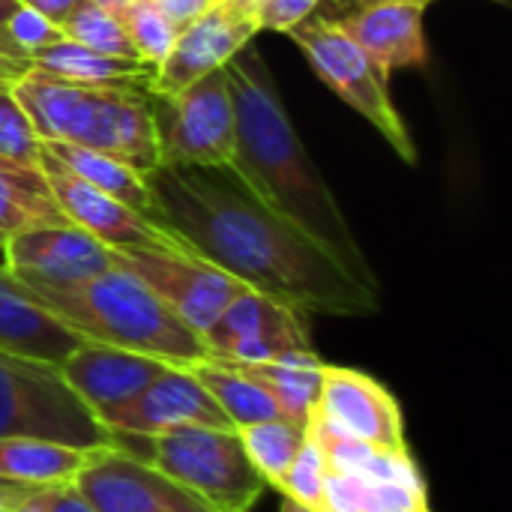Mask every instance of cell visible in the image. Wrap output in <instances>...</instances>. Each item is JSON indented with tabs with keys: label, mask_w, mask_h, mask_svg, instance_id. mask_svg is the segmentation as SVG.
Here are the masks:
<instances>
[{
	"label": "cell",
	"mask_w": 512,
	"mask_h": 512,
	"mask_svg": "<svg viewBox=\"0 0 512 512\" xmlns=\"http://www.w3.org/2000/svg\"><path fill=\"white\" fill-rule=\"evenodd\" d=\"M312 414L378 453L411 456L396 396L366 372L324 363Z\"/></svg>",
	"instance_id": "obj_12"
},
{
	"label": "cell",
	"mask_w": 512,
	"mask_h": 512,
	"mask_svg": "<svg viewBox=\"0 0 512 512\" xmlns=\"http://www.w3.org/2000/svg\"><path fill=\"white\" fill-rule=\"evenodd\" d=\"M69 225L42 168L0 156V249L30 228Z\"/></svg>",
	"instance_id": "obj_20"
},
{
	"label": "cell",
	"mask_w": 512,
	"mask_h": 512,
	"mask_svg": "<svg viewBox=\"0 0 512 512\" xmlns=\"http://www.w3.org/2000/svg\"><path fill=\"white\" fill-rule=\"evenodd\" d=\"M123 447L216 512H252L267 489L231 426H186L153 438H123Z\"/></svg>",
	"instance_id": "obj_5"
},
{
	"label": "cell",
	"mask_w": 512,
	"mask_h": 512,
	"mask_svg": "<svg viewBox=\"0 0 512 512\" xmlns=\"http://www.w3.org/2000/svg\"><path fill=\"white\" fill-rule=\"evenodd\" d=\"M3 267L24 285H78L114 267L111 249L78 225H45L12 237L3 249Z\"/></svg>",
	"instance_id": "obj_15"
},
{
	"label": "cell",
	"mask_w": 512,
	"mask_h": 512,
	"mask_svg": "<svg viewBox=\"0 0 512 512\" xmlns=\"http://www.w3.org/2000/svg\"><path fill=\"white\" fill-rule=\"evenodd\" d=\"M159 165L228 168L234 159V99L228 72L216 69L174 96H153Z\"/></svg>",
	"instance_id": "obj_8"
},
{
	"label": "cell",
	"mask_w": 512,
	"mask_h": 512,
	"mask_svg": "<svg viewBox=\"0 0 512 512\" xmlns=\"http://www.w3.org/2000/svg\"><path fill=\"white\" fill-rule=\"evenodd\" d=\"M96 450L63 447L33 438H0V480L18 486L75 483Z\"/></svg>",
	"instance_id": "obj_23"
},
{
	"label": "cell",
	"mask_w": 512,
	"mask_h": 512,
	"mask_svg": "<svg viewBox=\"0 0 512 512\" xmlns=\"http://www.w3.org/2000/svg\"><path fill=\"white\" fill-rule=\"evenodd\" d=\"M45 486H18V483H6L0 480V512H12L18 504H24L33 492H39Z\"/></svg>",
	"instance_id": "obj_38"
},
{
	"label": "cell",
	"mask_w": 512,
	"mask_h": 512,
	"mask_svg": "<svg viewBox=\"0 0 512 512\" xmlns=\"http://www.w3.org/2000/svg\"><path fill=\"white\" fill-rule=\"evenodd\" d=\"M279 512H312V510H306V507H300V504H294V501L282 498V507H279Z\"/></svg>",
	"instance_id": "obj_43"
},
{
	"label": "cell",
	"mask_w": 512,
	"mask_h": 512,
	"mask_svg": "<svg viewBox=\"0 0 512 512\" xmlns=\"http://www.w3.org/2000/svg\"><path fill=\"white\" fill-rule=\"evenodd\" d=\"M237 435L243 441L246 456L264 477V483L279 492L288 468L306 447V426L276 417V420H264L255 426H243V429H237Z\"/></svg>",
	"instance_id": "obj_27"
},
{
	"label": "cell",
	"mask_w": 512,
	"mask_h": 512,
	"mask_svg": "<svg viewBox=\"0 0 512 512\" xmlns=\"http://www.w3.org/2000/svg\"><path fill=\"white\" fill-rule=\"evenodd\" d=\"M114 267L144 282L198 336L246 291L225 270L174 249H111Z\"/></svg>",
	"instance_id": "obj_9"
},
{
	"label": "cell",
	"mask_w": 512,
	"mask_h": 512,
	"mask_svg": "<svg viewBox=\"0 0 512 512\" xmlns=\"http://www.w3.org/2000/svg\"><path fill=\"white\" fill-rule=\"evenodd\" d=\"M3 27H6V33H9V42H12L27 60L36 57L39 51L51 48L54 42L66 39L63 30H60L54 21H48L45 15H39V12H33V9H27V6H18V9L9 15V21H6Z\"/></svg>",
	"instance_id": "obj_32"
},
{
	"label": "cell",
	"mask_w": 512,
	"mask_h": 512,
	"mask_svg": "<svg viewBox=\"0 0 512 512\" xmlns=\"http://www.w3.org/2000/svg\"><path fill=\"white\" fill-rule=\"evenodd\" d=\"M0 438H33L78 450L123 447L51 363L0 351Z\"/></svg>",
	"instance_id": "obj_6"
},
{
	"label": "cell",
	"mask_w": 512,
	"mask_h": 512,
	"mask_svg": "<svg viewBox=\"0 0 512 512\" xmlns=\"http://www.w3.org/2000/svg\"><path fill=\"white\" fill-rule=\"evenodd\" d=\"M177 30H183L186 24H192L204 9H210L216 0H150Z\"/></svg>",
	"instance_id": "obj_35"
},
{
	"label": "cell",
	"mask_w": 512,
	"mask_h": 512,
	"mask_svg": "<svg viewBox=\"0 0 512 512\" xmlns=\"http://www.w3.org/2000/svg\"><path fill=\"white\" fill-rule=\"evenodd\" d=\"M0 156L36 168L42 156V138L12 90H0Z\"/></svg>",
	"instance_id": "obj_30"
},
{
	"label": "cell",
	"mask_w": 512,
	"mask_h": 512,
	"mask_svg": "<svg viewBox=\"0 0 512 512\" xmlns=\"http://www.w3.org/2000/svg\"><path fill=\"white\" fill-rule=\"evenodd\" d=\"M261 3H264V0H255V6H261Z\"/></svg>",
	"instance_id": "obj_44"
},
{
	"label": "cell",
	"mask_w": 512,
	"mask_h": 512,
	"mask_svg": "<svg viewBox=\"0 0 512 512\" xmlns=\"http://www.w3.org/2000/svg\"><path fill=\"white\" fill-rule=\"evenodd\" d=\"M12 93L42 141L96 150L144 177L159 168L153 96L144 81L87 84L30 69Z\"/></svg>",
	"instance_id": "obj_3"
},
{
	"label": "cell",
	"mask_w": 512,
	"mask_h": 512,
	"mask_svg": "<svg viewBox=\"0 0 512 512\" xmlns=\"http://www.w3.org/2000/svg\"><path fill=\"white\" fill-rule=\"evenodd\" d=\"M426 9L417 0H372L342 12L339 27L363 48V54L384 72L399 69H426L429 42H426Z\"/></svg>",
	"instance_id": "obj_17"
},
{
	"label": "cell",
	"mask_w": 512,
	"mask_h": 512,
	"mask_svg": "<svg viewBox=\"0 0 512 512\" xmlns=\"http://www.w3.org/2000/svg\"><path fill=\"white\" fill-rule=\"evenodd\" d=\"M42 147L48 153H54L60 162H66L81 180H87L93 189L117 198L120 204H126L129 210L141 213L144 219L156 222V198L150 192V183L141 171L111 159V156H102L96 150H84V147H75V144H63V141H42ZM159 225V222H156Z\"/></svg>",
	"instance_id": "obj_24"
},
{
	"label": "cell",
	"mask_w": 512,
	"mask_h": 512,
	"mask_svg": "<svg viewBox=\"0 0 512 512\" xmlns=\"http://www.w3.org/2000/svg\"><path fill=\"white\" fill-rule=\"evenodd\" d=\"M321 3L324 0H264L258 6V24H261V30L288 33L291 27H297L300 21L315 15V9Z\"/></svg>",
	"instance_id": "obj_33"
},
{
	"label": "cell",
	"mask_w": 512,
	"mask_h": 512,
	"mask_svg": "<svg viewBox=\"0 0 512 512\" xmlns=\"http://www.w3.org/2000/svg\"><path fill=\"white\" fill-rule=\"evenodd\" d=\"M189 369L204 384V390L213 396V402L219 405V411L228 417V423L234 429L282 417L279 405L252 378H246L234 366L219 363V360H204V363H195Z\"/></svg>",
	"instance_id": "obj_26"
},
{
	"label": "cell",
	"mask_w": 512,
	"mask_h": 512,
	"mask_svg": "<svg viewBox=\"0 0 512 512\" xmlns=\"http://www.w3.org/2000/svg\"><path fill=\"white\" fill-rule=\"evenodd\" d=\"M30 72V60L0 45V90H12Z\"/></svg>",
	"instance_id": "obj_36"
},
{
	"label": "cell",
	"mask_w": 512,
	"mask_h": 512,
	"mask_svg": "<svg viewBox=\"0 0 512 512\" xmlns=\"http://www.w3.org/2000/svg\"><path fill=\"white\" fill-rule=\"evenodd\" d=\"M99 423L123 438H153L186 426H231L189 366H168L132 402L102 414Z\"/></svg>",
	"instance_id": "obj_16"
},
{
	"label": "cell",
	"mask_w": 512,
	"mask_h": 512,
	"mask_svg": "<svg viewBox=\"0 0 512 512\" xmlns=\"http://www.w3.org/2000/svg\"><path fill=\"white\" fill-rule=\"evenodd\" d=\"M24 288L84 342L147 354L171 366H195L210 360L204 339L186 327L144 282L120 267L78 285Z\"/></svg>",
	"instance_id": "obj_4"
},
{
	"label": "cell",
	"mask_w": 512,
	"mask_h": 512,
	"mask_svg": "<svg viewBox=\"0 0 512 512\" xmlns=\"http://www.w3.org/2000/svg\"><path fill=\"white\" fill-rule=\"evenodd\" d=\"M324 489H327V468H324L318 450L306 441V447L300 450V456L288 468L279 492H282V498H288V501H294V504H300L306 510L327 512Z\"/></svg>",
	"instance_id": "obj_31"
},
{
	"label": "cell",
	"mask_w": 512,
	"mask_h": 512,
	"mask_svg": "<svg viewBox=\"0 0 512 512\" xmlns=\"http://www.w3.org/2000/svg\"><path fill=\"white\" fill-rule=\"evenodd\" d=\"M156 222L249 291L306 315L366 318L381 294L363 288L330 252L270 213L228 168L159 165L147 174Z\"/></svg>",
	"instance_id": "obj_1"
},
{
	"label": "cell",
	"mask_w": 512,
	"mask_h": 512,
	"mask_svg": "<svg viewBox=\"0 0 512 512\" xmlns=\"http://www.w3.org/2000/svg\"><path fill=\"white\" fill-rule=\"evenodd\" d=\"M228 366L252 378L279 405L285 420H294L300 426L309 423L321 387V369H324L318 351L288 354L270 363H228Z\"/></svg>",
	"instance_id": "obj_22"
},
{
	"label": "cell",
	"mask_w": 512,
	"mask_h": 512,
	"mask_svg": "<svg viewBox=\"0 0 512 512\" xmlns=\"http://www.w3.org/2000/svg\"><path fill=\"white\" fill-rule=\"evenodd\" d=\"M171 363L147 354L84 342L57 369L63 381L81 396V402L96 414H108L132 402L144 387H150Z\"/></svg>",
	"instance_id": "obj_18"
},
{
	"label": "cell",
	"mask_w": 512,
	"mask_h": 512,
	"mask_svg": "<svg viewBox=\"0 0 512 512\" xmlns=\"http://www.w3.org/2000/svg\"><path fill=\"white\" fill-rule=\"evenodd\" d=\"M225 72L234 99V159L228 171L270 213L330 252L363 288L381 294V282L345 210L285 111L264 54L246 45Z\"/></svg>",
	"instance_id": "obj_2"
},
{
	"label": "cell",
	"mask_w": 512,
	"mask_h": 512,
	"mask_svg": "<svg viewBox=\"0 0 512 512\" xmlns=\"http://www.w3.org/2000/svg\"><path fill=\"white\" fill-rule=\"evenodd\" d=\"M30 69L51 75V78L87 81V84H99V81H144L147 84L153 75V66H147L141 60L108 57V54L84 48L72 39H60L51 48L30 57Z\"/></svg>",
	"instance_id": "obj_25"
},
{
	"label": "cell",
	"mask_w": 512,
	"mask_h": 512,
	"mask_svg": "<svg viewBox=\"0 0 512 512\" xmlns=\"http://www.w3.org/2000/svg\"><path fill=\"white\" fill-rule=\"evenodd\" d=\"M84 339L57 321L0 264V351L60 366Z\"/></svg>",
	"instance_id": "obj_19"
},
{
	"label": "cell",
	"mask_w": 512,
	"mask_h": 512,
	"mask_svg": "<svg viewBox=\"0 0 512 512\" xmlns=\"http://www.w3.org/2000/svg\"><path fill=\"white\" fill-rule=\"evenodd\" d=\"M306 441L318 450L327 474H351L366 480H390V483H423L417 465L411 456H387L372 450L369 444H360L321 417H309L306 423Z\"/></svg>",
	"instance_id": "obj_21"
},
{
	"label": "cell",
	"mask_w": 512,
	"mask_h": 512,
	"mask_svg": "<svg viewBox=\"0 0 512 512\" xmlns=\"http://www.w3.org/2000/svg\"><path fill=\"white\" fill-rule=\"evenodd\" d=\"M42 501H45V512H96L93 504L75 489V483L48 486Z\"/></svg>",
	"instance_id": "obj_34"
},
{
	"label": "cell",
	"mask_w": 512,
	"mask_h": 512,
	"mask_svg": "<svg viewBox=\"0 0 512 512\" xmlns=\"http://www.w3.org/2000/svg\"><path fill=\"white\" fill-rule=\"evenodd\" d=\"M261 33L255 0H216L192 24H186L168 57L153 69L150 96H174L192 81L225 69Z\"/></svg>",
	"instance_id": "obj_11"
},
{
	"label": "cell",
	"mask_w": 512,
	"mask_h": 512,
	"mask_svg": "<svg viewBox=\"0 0 512 512\" xmlns=\"http://www.w3.org/2000/svg\"><path fill=\"white\" fill-rule=\"evenodd\" d=\"M204 348L219 363H270L315 351L309 315L258 291H243L207 330Z\"/></svg>",
	"instance_id": "obj_10"
},
{
	"label": "cell",
	"mask_w": 512,
	"mask_h": 512,
	"mask_svg": "<svg viewBox=\"0 0 512 512\" xmlns=\"http://www.w3.org/2000/svg\"><path fill=\"white\" fill-rule=\"evenodd\" d=\"M90 3H96L99 9H105V12H111V15H117V18H120V15H123L135 0H90Z\"/></svg>",
	"instance_id": "obj_42"
},
{
	"label": "cell",
	"mask_w": 512,
	"mask_h": 512,
	"mask_svg": "<svg viewBox=\"0 0 512 512\" xmlns=\"http://www.w3.org/2000/svg\"><path fill=\"white\" fill-rule=\"evenodd\" d=\"M63 36L84 45V48H93L99 54H108V57H123V60H141L135 54V45L123 27V21L105 9H99L96 3L90 0H81L72 15L60 24ZM144 63V60H141Z\"/></svg>",
	"instance_id": "obj_28"
},
{
	"label": "cell",
	"mask_w": 512,
	"mask_h": 512,
	"mask_svg": "<svg viewBox=\"0 0 512 512\" xmlns=\"http://www.w3.org/2000/svg\"><path fill=\"white\" fill-rule=\"evenodd\" d=\"M48 489V486H45ZM45 489H39V492H33L24 504H18L12 512H45V501H42V495H45Z\"/></svg>",
	"instance_id": "obj_41"
},
{
	"label": "cell",
	"mask_w": 512,
	"mask_h": 512,
	"mask_svg": "<svg viewBox=\"0 0 512 512\" xmlns=\"http://www.w3.org/2000/svg\"><path fill=\"white\" fill-rule=\"evenodd\" d=\"M294 45L303 51L315 75L357 114H363L384 138L387 144L408 162L417 165L420 153L417 144L393 105L387 78L366 54L357 48V42L339 27V21L327 15H309L297 27L288 30Z\"/></svg>",
	"instance_id": "obj_7"
},
{
	"label": "cell",
	"mask_w": 512,
	"mask_h": 512,
	"mask_svg": "<svg viewBox=\"0 0 512 512\" xmlns=\"http://www.w3.org/2000/svg\"><path fill=\"white\" fill-rule=\"evenodd\" d=\"M120 21H123V27H126V33H129V39H132V45H135V54L147 63V66H159L165 57H168V51H171V45H174V39H177V27L150 3V0H135L123 15H120Z\"/></svg>",
	"instance_id": "obj_29"
},
{
	"label": "cell",
	"mask_w": 512,
	"mask_h": 512,
	"mask_svg": "<svg viewBox=\"0 0 512 512\" xmlns=\"http://www.w3.org/2000/svg\"><path fill=\"white\" fill-rule=\"evenodd\" d=\"M75 489L96 512H216L126 447L96 450Z\"/></svg>",
	"instance_id": "obj_14"
},
{
	"label": "cell",
	"mask_w": 512,
	"mask_h": 512,
	"mask_svg": "<svg viewBox=\"0 0 512 512\" xmlns=\"http://www.w3.org/2000/svg\"><path fill=\"white\" fill-rule=\"evenodd\" d=\"M15 9H18V0H0V45H6L9 51L21 54V51H18V48H15L12 42H9V33H6V27H3V24L9 21V15H12ZM21 57H24V54H21Z\"/></svg>",
	"instance_id": "obj_40"
},
{
	"label": "cell",
	"mask_w": 512,
	"mask_h": 512,
	"mask_svg": "<svg viewBox=\"0 0 512 512\" xmlns=\"http://www.w3.org/2000/svg\"><path fill=\"white\" fill-rule=\"evenodd\" d=\"M39 168L63 210V216L96 237L108 249H174L189 252L180 237H174L168 228L144 219L141 213L129 210L117 198L93 189L87 180H81L66 162H60L54 153L42 147ZM192 255V252H189Z\"/></svg>",
	"instance_id": "obj_13"
},
{
	"label": "cell",
	"mask_w": 512,
	"mask_h": 512,
	"mask_svg": "<svg viewBox=\"0 0 512 512\" xmlns=\"http://www.w3.org/2000/svg\"><path fill=\"white\" fill-rule=\"evenodd\" d=\"M81 0H18V6H27L39 15H45L48 21H54L57 27L72 15V9L78 6Z\"/></svg>",
	"instance_id": "obj_37"
},
{
	"label": "cell",
	"mask_w": 512,
	"mask_h": 512,
	"mask_svg": "<svg viewBox=\"0 0 512 512\" xmlns=\"http://www.w3.org/2000/svg\"><path fill=\"white\" fill-rule=\"evenodd\" d=\"M324 3L333 9V15H327V18H339L342 12H348V9H354V6H363V3H372V0H324ZM417 3L429 6V3H435V0H417ZM495 3H501V6H510L512 0H495Z\"/></svg>",
	"instance_id": "obj_39"
}]
</instances>
